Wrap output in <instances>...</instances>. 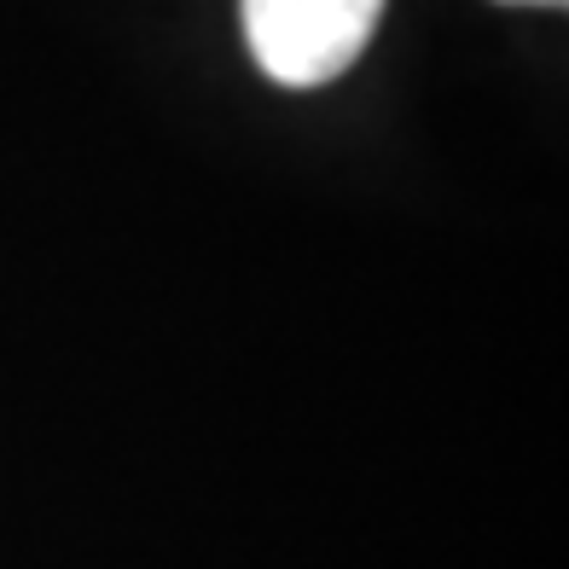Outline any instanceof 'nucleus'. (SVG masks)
I'll list each match as a JSON object with an SVG mask.
<instances>
[{"label":"nucleus","instance_id":"1","mask_svg":"<svg viewBox=\"0 0 569 569\" xmlns=\"http://www.w3.org/2000/svg\"><path fill=\"white\" fill-rule=\"evenodd\" d=\"M383 0H244V41L279 88H320L378 30Z\"/></svg>","mask_w":569,"mask_h":569},{"label":"nucleus","instance_id":"2","mask_svg":"<svg viewBox=\"0 0 569 569\" xmlns=\"http://www.w3.org/2000/svg\"><path fill=\"white\" fill-rule=\"evenodd\" d=\"M500 7H563V0H500Z\"/></svg>","mask_w":569,"mask_h":569}]
</instances>
